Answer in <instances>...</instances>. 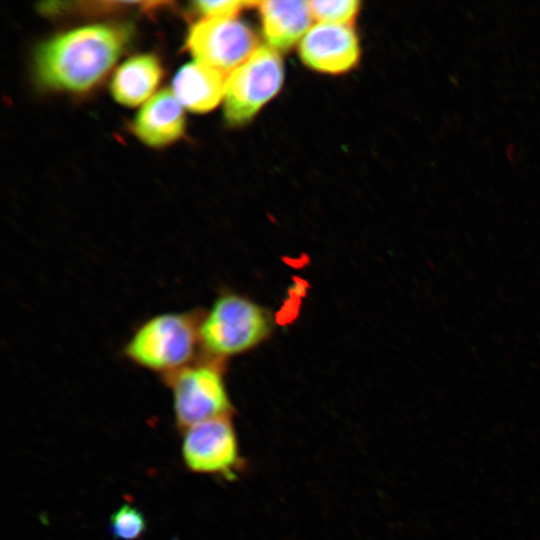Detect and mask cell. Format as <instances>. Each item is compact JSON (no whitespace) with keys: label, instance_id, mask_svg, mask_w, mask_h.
I'll return each instance as SVG.
<instances>
[{"label":"cell","instance_id":"15","mask_svg":"<svg viewBox=\"0 0 540 540\" xmlns=\"http://www.w3.org/2000/svg\"><path fill=\"white\" fill-rule=\"evenodd\" d=\"M258 2L237 0L223 1H196L194 9L204 18H235V16L248 6H257Z\"/></svg>","mask_w":540,"mask_h":540},{"label":"cell","instance_id":"1","mask_svg":"<svg viewBox=\"0 0 540 540\" xmlns=\"http://www.w3.org/2000/svg\"><path fill=\"white\" fill-rule=\"evenodd\" d=\"M129 32L122 26L89 25L53 37L35 54L37 79L54 89H89L116 62Z\"/></svg>","mask_w":540,"mask_h":540},{"label":"cell","instance_id":"8","mask_svg":"<svg viewBox=\"0 0 540 540\" xmlns=\"http://www.w3.org/2000/svg\"><path fill=\"white\" fill-rule=\"evenodd\" d=\"M302 61L310 68L338 74L350 70L360 55L356 33L350 26L317 23L299 44Z\"/></svg>","mask_w":540,"mask_h":540},{"label":"cell","instance_id":"7","mask_svg":"<svg viewBox=\"0 0 540 540\" xmlns=\"http://www.w3.org/2000/svg\"><path fill=\"white\" fill-rule=\"evenodd\" d=\"M186 47L197 62L228 75L259 47L254 32L235 18H203L187 36Z\"/></svg>","mask_w":540,"mask_h":540},{"label":"cell","instance_id":"10","mask_svg":"<svg viewBox=\"0 0 540 540\" xmlns=\"http://www.w3.org/2000/svg\"><path fill=\"white\" fill-rule=\"evenodd\" d=\"M257 7L267 45L278 52L293 47L312 27L308 1H259Z\"/></svg>","mask_w":540,"mask_h":540},{"label":"cell","instance_id":"2","mask_svg":"<svg viewBox=\"0 0 540 540\" xmlns=\"http://www.w3.org/2000/svg\"><path fill=\"white\" fill-rule=\"evenodd\" d=\"M200 313L155 314L136 326L122 348L133 365L164 379L198 359Z\"/></svg>","mask_w":540,"mask_h":540},{"label":"cell","instance_id":"11","mask_svg":"<svg viewBox=\"0 0 540 540\" xmlns=\"http://www.w3.org/2000/svg\"><path fill=\"white\" fill-rule=\"evenodd\" d=\"M227 78L228 75L196 61L180 68L172 91L186 109L208 112L224 98Z\"/></svg>","mask_w":540,"mask_h":540},{"label":"cell","instance_id":"9","mask_svg":"<svg viewBox=\"0 0 540 540\" xmlns=\"http://www.w3.org/2000/svg\"><path fill=\"white\" fill-rule=\"evenodd\" d=\"M184 128L183 106L170 89L161 90L146 101L132 124L134 134L153 147L174 142Z\"/></svg>","mask_w":540,"mask_h":540},{"label":"cell","instance_id":"5","mask_svg":"<svg viewBox=\"0 0 540 540\" xmlns=\"http://www.w3.org/2000/svg\"><path fill=\"white\" fill-rule=\"evenodd\" d=\"M181 433L182 459L191 472L231 482L247 471L231 416L197 423Z\"/></svg>","mask_w":540,"mask_h":540},{"label":"cell","instance_id":"14","mask_svg":"<svg viewBox=\"0 0 540 540\" xmlns=\"http://www.w3.org/2000/svg\"><path fill=\"white\" fill-rule=\"evenodd\" d=\"M109 528L118 540H138L146 531V520L140 510L126 503L111 515Z\"/></svg>","mask_w":540,"mask_h":540},{"label":"cell","instance_id":"4","mask_svg":"<svg viewBox=\"0 0 540 540\" xmlns=\"http://www.w3.org/2000/svg\"><path fill=\"white\" fill-rule=\"evenodd\" d=\"M161 381L171 392L175 424L180 432L206 420L232 416L234 412L218 360L197 359Z\"/></svg>","mask_w":540,"mask_h":540},{"label":"cell","instance_id":"6","mask_svg":"<svg viewBox=\"0 0 540 540\" xmlns=\"http://www.w3.org/2000/svg\"><path fill=\"white\" fill-rule=\"evenodd\" d=\"M283 78L279 52L268 45H260L227 78L224 94L227 121L240 125L251 120L279 92Z\"/></svg>","mask_w":540,"mask_h":540},{"label":"cell","instance_id":"13","mask_svg":"<svg viewBox=\"0 0 540 540\" xmlns=\"http://www.w3.org/2000/svg\"><path fill=\"white\" fill-rule=\"evenodd\" d=\"M313 19L318 23L352 26L360 3L356 0L308 1Z\"/></svg>","mask_w":540,"mask_h":540},{"label":"cell","instance_id":"3","mask_svg":"<svg viewBox=\"0 0 540 540\" xmlns=\"http://www.w3.org/2000/svg\"><path fill=\"white\" fill-rule=\"evenodd\" d=\"M271 329V316L263 307L242 295L224 292L200 315L201 349L208 358L220 361L254 348Z\"/></svg>","mask_w":540,"mask_h":540},{"label":"cell","instance_id":"12","mask_svg":"<svg viewBox=\"0 0 540 540\" xmlns=\"http://www.w3.org/2000/svg\"><path fill=\"white\" fill-rule=\"evenodd\" d=\"M161 76L162 68L155 56H134L116 70L111 82L112 95L120 104L137 106L151 98Z\"/></svg>","mask_w":540,"mask_h":540}]
</instances>
